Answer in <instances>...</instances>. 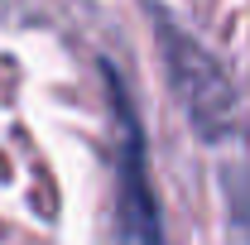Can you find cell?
<instances>
[{"label":"cell","instance_id":"cell-1","mask_svg":"<svg viewBox=\"0 0 250 245\" xmlns=\"http://www.w3.org/2000/svg\"><path fill=\"white\" fill-rule=\"evenodd\" d=\"M116 173H121V245H159V212L149 192V168H145V140L130 116V101L116 92Z\"/></svg>","mask_w":250,"mask_h":245}]
</instances>
